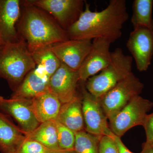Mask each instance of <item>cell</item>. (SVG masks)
Returning <instances> with one entry per match:
<instances>
[{
	"label": "cell",
	"mask_w": 153,
	"mask_h": 153,
	"mask_svg": "<svg viewBox=\"0 0 153 153\" xmlns=\"http://www.w3.org/2000/svg\"><path fill=\"white\" fill-rule=\"evenodd\" d=\"M92 40H71L53 45L52 51L61 63L78 71L90 52Z\"/></svg>",
	"instance_id": "cell-12"
},
{
	"label": "cell",
	"mask_w": 153,
	"mask_h": 153,
	"mask_svg": "<svg viewBox=\"0 0 153 153\" xmlns=\"http://www.w3.org/2000/svg\"><path fill=\"white\" fill-rule=\"evenodd\" d=\"M48 13L66 31L79 19L83 10L82 0H28Z\"/></svg>",
	"instance_id": "cell-7"
},
{
	"label": "cell",
	"mask_w": 153,
	"mask_h": 153,
	"mask_svg": "<svg viewBox=\"0 0 153 153\" xmlns=\"http://www.w3.org/2000/svg\"><path fill=\"white\" fill-rule=\"evenodd\" d=\"M0 110L13 117L27 134L34 131L41 124L31 108V100L3 98L0 100Z\"/></svg>",
	"instance_id": "cell-13"
},
{
	"label": "cell",
	"mask_w": 153,
	"mask_h": 153,
	"mask_svg": "<svg viewBox=\"0 0 153 153\" xmlns=\"http://www.w3.org/2000/svg\"><path fill=\"white\" fill-rule=\"evenodd\" d=\"M57 120L74 133L85 130L82 99L79 96L62 104Z\"/></svg>",
	"instance_id": "cell-18"
},
{
	"label": "cell",
	"mask_w": 153,
	"mask_h": 153,
	"mask_svg": "<svg viewBox=\"0 0 153 153\" xmlns=\"http://www.w3.org/2000/svg\"><path fill=\"white\" fill-rule=\"evenodd\" d=\"M153 107V102L140 95L134 97L109 121V128L113 133L121 137L136 126L143 125L147 113Z\"/></svg>",
	"instance_id": "cell-6"
},
{
	"label": "cell",
	"mask_w": 153,
	"mask_h": 153,
	"mask_svg": "<svg viewBox=\"0 0 153 153\" xmlns=\"http://www.w3.org/2000/svg\"><path fill=\"white\" fill-rule=\"evenodd\" d=\"M61 105L57 97L50 91L31 99V108L40 123L57 120Z\"/></svg>",
	"instance_id": "cell-16"
},
{
	"label": "cell",
	"mask_w": 153,
	"mask_h": 153,
	"mask_svg": "<svg viewBox=\"0 0 153 153\" xmlns=\"http://www.w3.org/2000/svg\"><path fill=\"white\" fill-rule=\"evenodd\" d=\"M82 111L85 130L98 137L106 135L110 129L100 98L89 93L85 86H82Z\"/></svg>",
	"instance_id": "cell-8"
},
{
	"label": "cell",
	"mask_w": 153,
	"mask_h": 153,
	"mask_svg": "<svg viewBox=\"0 0 153 153\" xmlns=\"http://www.w3.org/2000/svg\"><path fill=\"white\" fill-rule=\"evenodd\" d=\"M3 45H2V44H0V49H1V48L2 47Z\"/></svg>",
	"instance_id": "cell-32"
},
{
	"label": "cell",
	"mask_w": 153,
	"mask_h": 153,
	"mask_svg": "<svg viewBox=\"0 0 153 153\" xmlns=\"http://www.w3.org/2000/svg\"><path fill=\"white\" fill-rule=\"evenodd\" d=\"M126 47L138 70L147 71L153 56V30L145 28L134 29L130 34Z\"/></svg>",
	"instance_id": "cell-9"
},
{
	"label": "cell",
	"mask_w": 153,
	"mask_h": 153,
	"mask_svg": "<svg viewBox=\"0 0 153 153\" xmlns=\"http://www.w3.org/2000/svg\"><path fill=\"white\" fill-rule=\"evenodd\" d=\"M99 153H119L114 141L109 136L100 137Z\"/></svg>",
	"instance_id": "cell-25"
},
{
	"label": "cell",
	"mask_w": 153,
	"mask_h": 153,
	"mask_svg": "<svg viewBox=\"0 0 153 153\" xmlns=\"http://www.w3.org/2000/svg\"><path fill=\"white\" fill-rule=\"evenodd\" d=\"M3 98H4V97H3L1 96H0V100L2 99Z\"/></svg>",
	"instance_id": "cell-31"
},
{
	"label": "cell",
	"mask_w": 153,
	"mask_h": 153,
	"mask_svg": "<svg viewBox=\"0 0 153 153\" xmlns=\"http://www.w3.org/2000/svg\"><path fill=\"white\" fill-rule=\"evenodd\" d=\"M21 9L17 31L30 52L69 40L67 31L47 12L28 0L21 1Z\"/></svg>",
	"instance_id": "cell-2"
},
{
	"label": "cell",
	"mask_w": 153,
	"mask_h": 153,
	"mask_svg": "<svg viewBox=\"0 0 153 153\" xmlns=\"http://www.w3.org/2000/svg\"><path fill=\"white\" fill-rule=\"evenodd\" d=\"M50 150L38 142L26 138L17 149L12 153H49Z\"/></svg>",
	"instance_id": "cell-24"
},
{
	"label": "cell",
	"mask_w": 153,
	"mask_h": 153,
	"mask_svg": "<svg viewBox=\"0 0 153 153\" xmlns=\"http://www.w3.org/2000/svg\"><path fill=\"white\" fill-rule=\"evenodd\" d=\"M151 146H152V148H153V143L152 144L150 145Z\"/></svg>",
	"instance_id": "cell-33"
},
{
	"label": "cell",
	"mask_w": 153,
	"mask_h": 153,
	"mask_svg": "<svg viewBox=\"0 0 153 153\" xmlns=\"http://www.w3.org/2000/svg\"><path fill=\"white\" fill-rule=\"evenodd\" d=\"M21 12V1L0 0V38L3 44L20 39L17 25Z\"/></svg>",
	"instance_id": "cell-14"
},
{
	"label": "cell",
	"mask_w": 153,
	"mask_h": 153,
	"mask_svg": "<svg viewBox=\"0 0 153 153\" xmlns=\"http://www.w3.org/2000/svg\"><path fill=\"white\" fill-rule=\"evenodd\" d=\"M57 140L60 150H74L75 141V134L72 131L56 120Z\"/></svg>",
	"instance_id": "cell-23"
},
{
	"label": "cell",
	"mask_w": 153,
	"mask_h": 153,
	"mask_svg": "<svg viewBox=\"0 0 153 153\" xmlns=\"http://www.w3.org/2000/svg\"><path fill=\"white\" fill-rule=\"evenodd\" d=\"M0 44H2V45H4L3 44L1 40V38H0Z\"/></svg>",
	"instance_id": "cell-30"
},
{
	"label": "cell",
	"mask_w": 153,
	"mask_h": 153,
	"mask_svg": "<svg viewBox=\"0 0 153 153\" xmlns=\"http://www.w3.org/2000/svg\"><path fill=\"white\" fill-rule=\"evenodd\" d=\"M25 132L0 112V150L12 153L26 139Z\"/></svg>",
	"instance_id": "cell-17"
},
{
	"label": "cell",
	"mask_w": 153,
	"mask_h": 153,
	"mask_svg": "<svg viewBox=\"0 0 153 153\" xmlns=\"http://www.w3.org/2000/svg\"><path fill=\"white\" fill-rule=\"evenodd\" d=\"M111 44V41L102 38L92 40L90 52L78 71L80 81L85 82L109 64L111 59L110 51Z\"/></svg>",
	"instance_id": "cell-10"
},
{
	"label": "cell",
	"mask_w": 153,
	"mask_h": 153,
	"mask_svg": "<svg viewBox=\"0 0 153 153\" xmlns=\"http://www.w3.org/2000/svg\"><path fill=\"white\" fill-rule=\"evenodd\" d=\"M106 135L109 136L114 140L119 153H134L130 151L126 147L125 145L124 144L121 140L120 137L113 133L111 130Z\"/></svg>",
	"instance_id": "cell-27"
},
{
	"label": "cell",
	"mask_w": 153,
	"mask_h": 153,
	"mask_svg": "<svg viewBox=\"0 0 153 153\" xmlns=\"http://www.w3.org/2000/svg\"><path fill=\"white\" fill-rule=\"evenodd\" d=\"M49 153H75V152L74 150H50Z\"/></svg>",
	"instance_id": "cell-29"
},
{
	"label": "cell",
	"mask_w": 153,
	"mask_h": 153,
	"mask_svg": "<svg viewBox=\"0 0 153 153\" xmlns=\"http://www.w3.org/2000/svg\"><path fill=\"white\" fill-rule=\"evenodd\" d=\"M75 134L74 150L75 153H99L100 137L88 133L85 130Z\"/></svg>",
	"instance_id": "cell-22"
},
{
	"label": "cell",
	"mask_w": 153,
	"mask_h": 153,
	"mask_svg": "<svg viewBox=\"0 0 153 153\" xmlns=\"http://www.w3.org/2000/svg\"><path fill=\"white\" fill-rule=\"evenodd\" d=\"M36 67L32 54L22 38L5 43L0 49V77L7 80L13 91Z\"/></svg>",
	"instance_id": "cell-3"
},
{
	"label": "cell",
	"mask_w": 153,
	"mask_h": 153,
	"mask_svg": "<svg viewBox=\"0 0 153 153\" xmlns=\"http://www.w3.org/2000/svg\"><path fill=\"white\" fill-rule=\"evenodd\" d=\"M146 131V143L151 145L153 143V112L147 114L145 117L143 125Z\"/></svg>",
	"instance_id": "cell-26"
},
{
	"label": "cell",
	"mask_w": 153,
	"mask_h": 153,
	"mask_svg": "<svg viewBox=\"0 0 153 153\" xmlns=\"http://www.w3.org/2000/svg\"><path fill=\"white\" fill-rule=\"evenodd\" d=\"M56 120L41 123L34 131L26 135V138L38 142L49 149L59 150Z\"/></svg>",
	"instance_id": "cell-19"
},
{
	"label": "cell",
	"mask_w": 153,
	"mask_h": 153,
	"mask_svg": "<svg viewBox=\"0 0 153 153\" xmlns=\"http://www.w3.org/2000/svg\"><path fill=\"white\" fill-rule=\"evenodd\" d=\"M49 79L41 67L36 66L27 74L10 98L31 100L49 91Z\"/></svg>",
	"instance_id": "cell-15"
},
{
	"label": "cell",
	"mask_w": 153,
	"mask_h": 153,
	"mask_svg": "<svg viewBox=\"0 0 153 153\" xmlns=\"http://www.w3.org/2000/svg\"><path fill=\"white\" fill-rule=\"evenodd\" d=\"M144 84L133 72L100 97V103L110 121L134 97L140 95Z\"/></svg>",
	"instance_id": "cell-5"
},
{
	"label": "cell",
	"mask_w": 153,
	"mask_h": 153,
	"mask_svg": "<svg viewBox=\"0 0 153 153\" xmlns=\"http://www.w3.org/2000/svg\"><path fill=\"white\" fill-rule=\"evenodd\" d=\"M153 0H134L131 22L134 29L145 28L153 30Z\"/></svg>",
	"instance_id": "cell-20"
},
{
	"label": "cell",
	"mask_w": 153,
	"mask_h": 153,
	"mask_svg": "<svg viewBox=\"0 0 153 153\" xmlns=\"http://www.w3.org/2000/svg\"><path fill=\"white\" fill-rule=\"evenodd\" d=\"M52 47H44L31 52L36 66L41 67L49 78L61 64L52 51Z\"/></svg>",
	"instance_id": "cell-21"
},
{
	"label": "cell",
	"mask_w": 153,
	"mask_h": 153,
	"mask_svg": "<svg viewBox=\"0 0 153 153\" xmlns=\"http://www.w3.org/2000/svg\"><path fill=\"white\" fill-rule=\"evenodd\" d=\"M80 81L79 72L61 63L50 77L49 88L62 104L67 103L78 96L77 87Z\"/></svg>",
	"instance_id": "cell-11"
},
{
	"label": "cell",
	"mask_w": 153,
	"mask_h": 153,
	"mask_svg": "<svg viewBox=\"0 0 153 153\" xmlns=\"http://www.w3.org/2000/svg\"><path fill=\"white\" fill-rule=\"evenodd\" d=\"M128 17L125 0H111L100 11L91 10L90 4L85 1V10L66 31L71 40L102 38L113 43L121 37Z\"/></svg>",
	"instance_id": "cell-1"
},
{
	"label": "cell",
	"mask_w": 153,
	"mask_h": 153,
	"mask_svg": "<svg viewBox=\"0 0 153 153\" xmlns=\"http://www.w3.org/2000/svg\"><path fill=\"white\" fill-rule=\"evenodd\" d=\"M140 153H153V148L150 145L144 143L142 151Z\"/></svg>",
	"instance_id": "cell-28"
},
{
	"label": "cell",
	"mask_w": 153,
	"mask_h": 153,
	"mask_svg": "<svg viewBox=\"0 0 153 153\" xmlns=\"http://www.w3.org/2000/svg\"><path fill=\"white\" fill-rule=\"evenodd\" d=\"M133 58L126 55L120 48L111 52L109 64L99 74L91 76L85 81L88 91L100 98L132 73Z\"/></svg>",
	"instance_id": "cell-4"
}]
</instances>
